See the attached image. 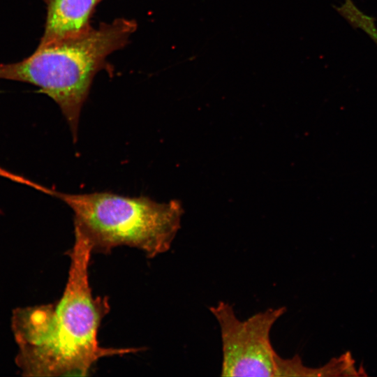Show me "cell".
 Instances as JSON below:
<instances>
[{
	"label": "cell",
	"instance_id": "1",
	"mask_svg": "<svg viewBox=\"0 0 377 377\" xmlns=\"http://www.w3.org/2000/svg\"><path fill=\"white\" fill-rule=\"evenodd\" d=\"M92 249L75 234L70 268L62 296L55 304L27 311L22 323L31 373L39 376H87L100 358L135 353L139 348L99 345L98 332L110 311L106 298L94 297L89 281Z\"/></svg>",
	"mask_w": 377,
	"mask_h": 377
},
{
	"label": "cell",
	"instance_id": "2",
	"mask_svg": "<svg viewBox=\"0 0 377 377\" xmlns=\"http://www.w3.org/2000/svg\"><path fill=\"white\" fill-rule=\"evenodd\" d=\"M136 29L135 21L119 18L76 36L39 44L24 59L0 64V79L34 84L53 99L75 142L82 108L95 75L105 67L109 54L126 45Z\"/></svg>",
	"mask_w": 377,
	"mask_h": 377
},
{
	"label": "cell",
	"instance_id": "3",
	"mask_svg": "<svg viewBox=\"0 0 377 377\" xmlns=\"http://www.w3.org/2000/svg\"><path fill=\"white\" fill-rule=\"evenodd\" d=\"M49 195L72 209L74 232L89 242L93 252L106 253L127 246L154 258L170 249L183 214L177 200L158 202L146 196L111 192L71 194L52 189Z\"/></svg>",
	"mask_w": 377,
	"mask_h": 377
},
{
	"label": "cell",
	"instance_id": "4",
	"mask_svg": "<svg viewBox=\"0 0 377 377\" xmlns=\"http://www.w3.org/2000/svg\"><path fill=\"white\" fill-rule=\"evenodd\" d=\"M209 311L220 328L221 376L276 377L279 355L271 341V330L286 312L285 306L269 308L242 320L233 306L220 301Z\"/></svg>",
	"mask_w": 377,
	"mask_h": 377
},
{
	"label": "cell",
	"instance_id": "5",
	"mask_svg": "<svg viewBox=\"0 0 377 377\" xmlns=\"http://www.w3.org/2000/svg\"><path fill=\"white\" fill-rule=\"evenodd\" d=\"M101 0H43L46 5L44 33L40 45L78 36L91 27L89 20Z\"/></svg>",
	"mask_w": 377,
	"mask_h": 377
}]
</instances>
